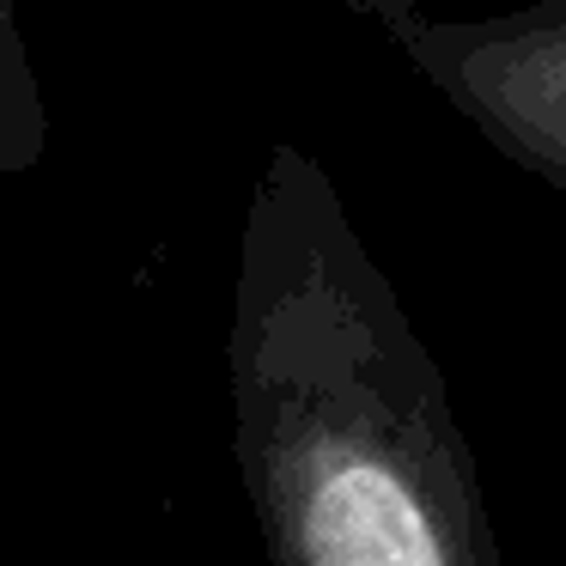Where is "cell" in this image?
I'll return each instance as SVG.
<instances>
[{
	"instance_id": "6da1fadb",
	"label": "cell",
	"mask_w": 566,
	"mask_h": 566,
	"mask_svg": "<svg viewBox=\"0 0 566 566\" xmlns=\"http://www.w3.org/2000/svg\"><path fill=\"white\" fill-rule=\"evenodd\" d=\"M226 396L269 566H505L451 384L293 140L250 189Z\"/></svg>"
},
{
	"instance_id": "7a4b0ae2",
	"label": "cell",
	"mask_w": 566,
	"mask_h": 566,
	"mask_svg": "<svg viewBox=\"0 0 566 566\" xmlns=\"http://www.w3.org/2000/svg\"><path fill=\"white\" fill-rule=\"evenodd\" d=\"M505 165L566 189V0L439 19L415 0H347Z\"/></svg>"
},
{
	"instance_id": "3957f363",
	"label": "cell",
	"mask_w": 566,
	"mask_h": 566,
	"mask_svg": "<svg viewBox=\"0 0 566 566\" xmlns=\"http://www.w3.org/2000/svg\"><path fill=\"white\" fill-rule=\"evenodd\" d=\"M50 140V111H43L38 62L19 31V13L0 0V177H19L43 159Z\"/></svg>"
}]
</instances>
